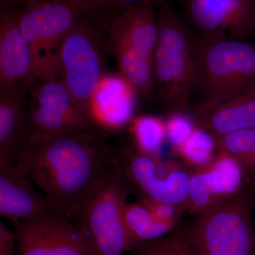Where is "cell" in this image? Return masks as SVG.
<instances>
[{
    "label": "cell",
    "mask_w": 255,
    "mask_h": 255,
    "mask_svg": "<svg viewBox=\"0 0 255 255\" xmlns=\"http://www.w3.org/2000/svg\"><path fill=\"white\" fill-rule=\"evenodd\" d=\"M132 255H194L184 228H176L167 236L137 247Z\"/></svg>",
    "instance_id": "603a6c76"
},
{
    "label": "cell",
    "mask_w": 255,
    "mask_h": 255,
    "mask_svg": "<svg viewBox=\"0 0 255 255\" xmlns=\"http://www.w3.org/2000/svg\"><path fill=\"white\" fill-rule=\"evenodd\" d=\"M231 197L222 178L211 163L194 169L188 190L187 211L197 216Z\"/></svg>",
    "instance_id": "ac0fdd59"
},
{
    "label": "cell",
    "mask_w": 255,
    "mask_h": 255,
    "mask_svg": "<svg viewBox=\"0 0 255 255\" xmlns=\"http://www.w3.org/2000/svg\"><path fill=\"white\" fill-rule=\"evenodd\" d=\"M140 202L150 210L158 221L173 225L176 227H177L182 215L187 211V208L184 206L153 200L148 198H142Z\"/></svg>",
    "instance_id": "d4e9b609"
},
{
    "label": "cell",
    "mask_w": 255,
    "mask_h": 255,
    "mask_svg": "<svg viewBox=\"0 0 255 255\" xmlns=\"http://www.w3.org/2000/svg\"><path fill=\"white\" fill-rule=\"evenodd\" d=\"M219 152L236 159L255 180V128L215 137Z\"/></svg>",
    "instance_id": "7402d4cb"
},
{
    "label": "cell",
    "mask_w": 255,
    "mask_h": 255,
    "mask_svg": "<svg viewBox=\"0 0 255 255\" xmlns=\"http://www.w3.org/2000/svg\"><path fill=\"white\" fill-rule=\"evenodd\" d=\"M134 146L147 155L161 156L166 136L165 120L153 116H139L130 122Z\"/></svg>",
    "instance_id": "ffe728a7"
},
{
    "label": "cell",
    "mask_w": 255,
    "mask_h": 255,
    "mask_svg": "<svg viewBox=\"0 0 255 255\" xmlns=\"http://www.w3.org/2000/svg\"><path fill=\"white\" fill-rule=\"evenodd\" d=\"M158 37L157 10L153 5H134L111 19L109 50L120 73L145 98L155 90L154 60Z\"/></svg>",
    "instance_id": "5b68a950"
},
{
    "label": "cell",
    "mask_w": 255,
    "mask_h": 255,
    "mask_svg": "<svg viewBox=\"0 0 255 255\" xmlns=\"http://www.w3.org/2000/svg\"><path fill=\"white\" fill-rule=\"evenodd\" d=\"M97 4V5H99V6H100L101 8L102 9V0H93ZM104 11V10H103Z\"/></svg>",
    "instance_id": "f1b7e54d"
},
{
    "label": "cell",
    "mask_w": 255,
    "mask_h": 255,
    "mask_svg": "<svg viewBox=\"0 0 255 255\" xmlns=\"http://www.w3.org/2000/svg\"><path fill=\"white\" fill-rule=\"evenodd\" d=\"M157 17L155 88L161 102L172 112H189L197 77V37L168 0L159 6Z\"/></svg>",
    "instance_id": "7a4b0ae2"
},
{
    "label": "cell",
    "mask_w": 255,
    "mask_h": 255,
    "mask_svg": "<svg viewBox=\"0 0 255 255\" xmlns=\"http://www.w3.org/2000/svg\"><path fill=\"white\" fill-rule=\"evenodd\" d=\"M0 255H18L16 233L1 221L0 222Z\"/></svg>",
    "instance_id": "4316f807"
},
{
    "label": "cell",
    "mask_w": 255,
    "mask_h": 255,
    "mask_svg": "<svg viewBox=\"0 0 255 255\" xmlns=\"http://www.w3.org/2000/svg\"><path fill=\"white\" fill-rule=\"evenodd\" d=\"M124 223L130 252L147 242L167 236L177 228L158 221L140 201L127 204Z\"/></svg>",
    "instance_id": "d6986e66"
},
{
    "label": "cell",
    "mask_w": 255,
    "mask_h": 255,
    "mask_svg": "<svg viewBox=\"0 0 255 255\" xmlns=\"http://www.w3.org/2000/svg\"><path fill=\"white\" fill-rule=\"evenodd\" d=\"M131 188L117 169L78 218L80 233L95 255H126L129 253L124 210Z\"/></svg>",
    "instance_id": "ba28073f"
},
{
    "label": "cell",
    "mask_w": 255,
    "mask_h": 255,
    "mask_svg": "<svg viewBox=\"0 0 255 255\" xmlns=\"http://www.w3.org/2000/svg\"><path fill=\"white\" fill-rule=\"evenodd\" d=\"M167 0H102V9L110 19L128 8L139 4H150L159 7Z\"/></svg>",
    "instance_id": "484cf974"
},
{
    "label": "cell",
    "mask_w": 255,
    "mask_h": 255,
    "mask_svg": "<svg viewBox=\"0 0 255 255\" xmlns=\"http://www.w3.org/2000/svg\"><path fill=\"white\" fill-rule=\"evenodd\" d=\"M137 92L122 74L106 73L90 105V117L100 128H121L133 119Z\"/></svg>",
    "instance_id": "2e32d148"
},
{
    "label": "cell",
    "mask_w": 255,
    "mask_h": 255,
    "mask_svg": "<svg viewBox=\"0 0 255 255\" xmlns=\"http://www.w3.org/2000/svg\"><path fill=\"white\" fill-rule=\"evenodd\" d=\"M36 0H1V5L12 6V7L21 8L25 5L33 2Z\"/></svg>",
    "instance_id": "83f0119b"
},
{
    "label": "cell",
    "mask_w": 255,
    "mask_h": 255,
    "mask_svg": "<svg viewBox=\"0 0 255 255\" xmlns=\"http://www.w3.org/2000/svg\"><path fill=\"white\" fill-rule=\"evenodd\" d=\"M30 89L18 85L0 90V162H17L25 140Z\"/></svg>",
    "instance_id": "e0dca14e"
},
{
    "label": "cell",
    "mask_w": 255,
    "mask_h": 255,
    "mask_svg": "<svg viewBox=\"0 0 255 255\" xmlns=\"http://www.w3.org/2000/svg\"><path fill=\"white\" fill-rule=\"evenodd\" d=\"M254 182H255V180L254 181Z\"/></svg>",
    "instance_id": "f546056e"
},
{
    "label": "cell",
    "mask_w": 255,
    "mask_h": 255,
    "mask_svg": "<svg viewBox=\"0 0 255 255\" xmlns=\"http://www.w3.org/2000/svg\"><path fill=\"white\" fill-rule=\"evenodd\" d=\"M255 85V43L197 37V105Z\"/></svg>",
    "instance_id": "52a82bcc"
},
{
    "label": "cell",
    "mask_w": 255,
    "mask_h": 255,
    "mask_svg": "<svg viewBox=\"0 0 255 255\" xmlns=\"http://www.w3.org/2000/svg\"><path fill=\"white\" fill-rule=\"evenodd\" d=\"M38 82L31 46L18 23L17 8H0V90Z\"/></svg>",
    "instance_id": "4fadbf2b"
},
{
    "label": "cell",
    "mask_w": 255,
    "mask_h": 255,
    "mask_svg": "<svg viewBox=\"0 0 255 255\" xmlns=\"http://www.w3.org/2000/svg\"><path fill=\"white\" fill-rule=\"evenodd\" d=\"M16 167L43 192L56 214L78 218L119 168L117 151L95 127L26 142Z\"/></svg>",
    "instance_id": "6da1fadb"
},
{
    "label": "cell",
    "mask_w": 255,
    "mask_h": 255,
    "mask_svg": "<svg viewBox=\"0 0 255 255\" xmlns=\"http://www.w3.org/2000/svg\"><path fill=\"white\" fill-rule=\"evenodd\" d=\"M95 127L60 80H41L30 89L23 144Z\"/></svg>",
    "instance_id": "30bf717a"
},
{
    "label": "cell",
    "mask_w": 255,
    "mask_h": 255,
    "mask_svg": "<svg viewBox=\"0 0 255 255\" xmlns=\"http://www.w3.org/2000/svg\"><path fill=\"white\" fill-rule=\"evenodd\" d=\"M14 164L0 162V216L10 221H30L54 214L46 196L38 192Z\"/></svg>",
    "instance_id": "9a60e30c"
},
{
    "label": "cell",
    "mask_w": 255,
    "mask_h": 255,
    "mask_svg": "<svg viewBox=\"0 0 255 255\" xmlns=\"http://www.w3.org/2000/svg\"><path fill=\"white\" fill-rule=\"evenodd\" d=\"M13 223L18 255H95L77 225L56 213Z\"/></svg>",
    "instance_id": "7c38bea8"
},
{
    "label": "cell",
    "mask_w": 255,
    "mask_h": 255,
    "mask_svg": "<svg viewBox=\"0 0 255 255\" xmlns=\"http://www.w3.org/2000/svg\"><path fill=\"white\" fill-rule=\"evenodd\" d=\"M93 0H36L17 8L18 23L34 58L37 80L58 79L62 41ZM101 8V7H100Z\"/></svg>",
    "instance_id": "8992f818"
},
{
    "label": "cell",
    "mask_w": 255,
    "mask_h": 255,
    "mask_svg": "<svg viewBox=\"0 0 255 255\" xmlns=\"http://www.w3.org/2000/svg\"><path fill=\"white\" fill-rule=\"evenodd\" d=\"M167 141L174 152L182 145L196 127L190 112L184 111L171 112L165 120Z\"/></svg>",
    "instance_id": "cb8c5ba5"
},
{
    "label": "cell",
    "mask_w": 255,
    "mask_h": 255,
    "mask_svg": "<svg viewBox=\"0 0 255 255\" xmlns=\"http://www.w3.org/2000/svg\"><path fill=\"white\" fill-rule=\"evenodd\" d=\"M110 23L102 8H90L78 18L60 46V81L90 119L92 96L106 74L105 50H109L106 33Z\"/></svg>",
    "instance_id": "3957f363"
},
{
    "label": "cell",
    "mask_w": 255,
    "mask_h": 255,
    "mask_svg": "<svg viewBox=\"0 0 255 255\" xmlns=\"http://www.w3.org/2000/svg\"><path fill=\"white\" fill-rule=\"evenodd\" d=\"M186 21L207 41L255 38V0H180Z\"/></svg>",
    "instance_id": "8fae6325"
},
{
    "label": "cell",
    "mask_w": 255,
    "mask_h": 255,
    "mask_svg": "<svg viewBox=\"0 0 255 255\" xmlns=\"http://www.w3.org/2000/svg\"><path fill=\"white\" fill-rule=\"evenodd\" d=\"M217 152L214 135L196 126L190 136L174 152L181 161L194 170L209 165Z\"/></svg>",
    "instance_id": "44dd1931"
},
{
    "label": "cell",
    "mask_w": 255,
    "mask_h": 255,
    "mask_svg": "<svg viewBox=\"0 0 255 255\" xmlns=\"http://www.w3.org/2000/svg\"><path fill=\"white\" fill-rule=\"evenodd\" d=\"M255 184L198 215L184 228L194 255H255Z\"/></svg>",
    "instance_id": "277c9868"
},
{
    "label": "cell",
    "mask_w": 255,
    "mask_h": 255,
    "mask_svg": "<svg viewBox=\"0 0 255 255\" xmlns=\"http://www.w3.org/2000/svg\"><path fill=\"white\" fill-rule=\"evenodd\" d=\"M190 113L196 126L214 137L255 128V85L196 105Z\"/></svg>",
    "instance_id": "5bb4252c"
},
{
    "label": "cell",
    "mask_w": 255,
    "mask_h": 255,
    "mask_svg": "<svg viewBox=\"0 0 255 255\" xmlns=\"http://www.w3.org/2000/svg\"><path fill=\"white\" fill-rule=\"evenodd\" d=\"M119 169L130 188L144 198L184 206L187 209L188 190L192 169L182 161L147 155L135 146L117 150Z\"/></svg>",
    "instance_id": "9c48e42d"
}]
</instances>
